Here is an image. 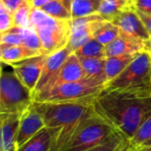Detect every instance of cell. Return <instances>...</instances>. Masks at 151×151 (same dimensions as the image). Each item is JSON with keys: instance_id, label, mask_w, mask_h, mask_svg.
Wrapping results in <instances>:
<instances>
[{"instance_id": "6da1fadb", "label": "cell", "mask_w": 151, "mask_h": 151, "mask_svg": "<svg viewBox=\"0 0 151 151\" xmlns=\"http://www.w3.org/2000/svg\"><path fill=\"white\" fill-rule=\"evenodd\" d=\"M94 112L129 141L151 116V87L104 89L93 101Z\"/></svg>"}, {"instance_id": "7a4b0ae2", "label": "cell", "mask_w": 151, "mask_h": 151, "mask_svg": "<svg viewBox=\"0 0 151 151\" xmlns=\"http://www.w3.org/2000/svg\"><path fill=\"white\" fill-rule=\"evenodd\" d=\"M34 105L41 114L45 127L56 130L53 151H61L81 122L94 113L93 103H37Z\"/></svg>"}, {"instance_id": "3957f363", "label": "cell", "mask_w": 151, "mask_h": 151, "mask_svg": "<svg viewBox=\"0 0 151 151\" xmlns=\"http://www.w3.org/2000/svg\"><path fill=\"white\" fill-rule=\"evenodd\" d=\"M106 82L96 79L84 78L42 92L34 97L37 103H74L91 102L105 89Z\"/></svg>"}, {"instance_id": "277c9868", "label": "cell", "mask_w": 151, "mask_h": 151, "mask_svg": "<svg viewBox=\"0 0 151 151\" xmlns=\"http://www.w3.org/2000/svg\"><path fill=\"white\" fill-rule=\"evenodd\" d=\"M116 130L95 112L85 119L61 151H88L108 139Z\"/></svg>"}, {"instance_id": "5b68a950", "label": "cell", "mask_w": 151, "mask_h": 151, "mask_svg": "<svg viewBox=\"0 0 151 151\" xmlns=\"http://www.w3.org/2000/svg\"><path fill=\"white\" fill-rule=\"evenodd\" d=\"M33 102L32 92L13 72L2 73L0 77V104L3 114H21Z\"/></svg>"}, {"instance_id": "8992f818", "label": "cell", "mask_w": 151, "mask_h": 151, "mask_svg": "<svg viewBox=\"0 0 151 151\" xmlns=\"http://www.w3.org/2000/svg\"><path fill=\"white\" fill-rule=\"evenodd\" d=\"M151 87V53L144 50L135 56L129 65L106 84L105 89Z\"/></svg>"}, {"instance_id": "52a82bcc", "label": "cell", "mask_w": 151, "mask_h": 151, "mask_svg": "<svg viewBox=\"0 0 151 151\" xmlns=\"http://www.w3.org/2000/svg\"><path fill=\"white\" fill-rule=\"evenodd\" d=\"M34 30L41 41L44 55L49 56L68 45L71 33V20L61 19L55 25L34 28Z\"/></svg>"}, {"instance_id": "ba28073f", "label": "cell", "mask_w": 151, "mask_h": 151, "mask_svg": "<svg viewBox=\"0 0 151 151\" xmlns=\"http://www.w3.org/2000/svg\"><path fill=\"white\" fill-rule=\"evenodd\" d=\"M107 21L98 13L71 19V33L68 45L75 52L93 38L94 33Z\"/></svg>"}, {"instance_id": "9c48e42d", "label": "cell", "mask_w": 151, "mask_h": 151, "mask_svg": "<svg viewBox=\"0 0 151 151\" xmlns=\"http://www.w3.org/2000/svg\"><path fill=\"white\" fill-rule=\"evenodd\" d=\"M110 22L118 27L119 35L145 42L150 48V35L135 9H130L121 12L111 19Z\"/></svg>"}, {"instance_id": "30bf717a", "label": "cell", "mask_w": 151, "mask_h": 151, "mask_svg": "<svg viewBox=\"0 0 151 151\" xmlns=\"http://www.w3.org/2000/svg\"><path fill=\"white\" fill-rule=\"evenodd\" d=\"M46 58L47 55H40L11 65L13 73L18 79L32 92V94L40 79Z\"/></svg>"}, {"instance_id": "8fae6325", "label": "cell", "mask_w": 151, "mask_h": 151, "mask_svg": "<svg viewBox=\"0 0 151 151\" xmlns=\"http://www.w3.org/2000/svg\"><path fill=\"white\" fill-rule=\"evenodd\" d=\"M45 127L44 119L33 104L21 113L16 137L17 150Z\"/></svg>"}, {"instance_id": "7c38bea8", "label": "cell", "mask_w": 151, "mask_h": 151, "mask_svg": "<svg viewBox=\"0 0 151 151\" xmlns=\"http://www.w3.org/2000/svg\"><path fill=\"white\" fill-rule=\"evenodd\" d=\"M72 53H74V51L69 45H67L62 50L47 56L42 69L40 79L33 93V99L36 95L43 92L47 88L50 82L57 75L58 72L60 71L67 58Z\"/></svg>"}, {"instance_id": "4fadbf2b", "label": "cell", "mask_w": 151, "mask_h": 151, "mask_svg": "<svg viewBox=\"0 0 151 151\" xmlns=\"http://www.w3.org/2000/svg\"><path fill=\"white\" fill-rule=\"evenodd\" d=\"M20 115L4 114L0 118V151H17L16 137Z\"/></svg>"}, {"instance_id": "5bb4252c", "label": "cell", "mask_w": 151, "mask_h": 151, "mask_svg": "<svg viewBox=\"0 0 151 151\" xmlns=\"http://www.w3.org/2000/svg\"><path fill=\"white\" fill-rule=\"evenodd\" d=\"M82 79H84V73H83L80 61L78 59V57L75 53H72L67 58V60L65 61V63L58 72L57 75L54 77V79L50 82V84L43 92L49 90L54 87L60 86L61 84L77 81Z\"/></svg>"}, {"instance_id": "9a60e30c", "label": "cell", "mask_w": 151, "mask_h": 151, "mask_svg": "<svg viewBox=\"0 0 151 151\" xmlns=\"http://www.w3.org/2000/svg\"><path fill=\"white\" fill-rule=\"evenodd\" d=\"M144 50H150L148 44L145 42L119 35L113 42L105 46V57L137 55Z\"/></svg>"}, {"instance_id": "2e32d148", "label": "cell", "mask_w": 151, "mask_h": 151, "mask_svg": "<svg viewBox=\"0 0 151 151\" xmlns=\"http://www.w3.org/2000/svg\"><path fill=\"white\" fill-rule=\"evenodd\" d=\"M55 135L56 130L44 127L17 151H53Z\"/></svg>"}, {"instance_id": "e0dca14e", "label": "cell", "mask_w": 151, "mask_h": 151, "mask_svg": "<svg viewBox=\"0 0 151 151\" xmlns=\"http://www.w3.org/2000/svg\"><path fill=\"white\" fill-rule=\"evenodd\" d=\"M0 46H1L0 60L2 63L9 65H11L12 64L23 61L30 58L44 55L39 51L33 50L23 45L11 46V45L0 43Z\"/></svg>"}, {"instance_id": "ac0fdd59", "label": "cell", "mask_w": 151, "mask_h": 151, "mask_svg": "<svg viewBox=\"0 0 151 151\" xmlns=\"http://www.w3.org/2000/svg\"><path fill=\"white\" fill-rule=\"evenodd\" d=\"M84 73V78L96 79L107 83L105 76V60L106 58H82L78 57Z\"/></svg>"}, {"instance_id": "d6986e66", "label": "cell", "mask_w": 151, "mask_h": 151, "mask_svg": "<svg viewBox=\"0 0 151 151\" xmlns=\"http://www.w3.org/2000/svg\"><path fill=\"white\" fill-rule=\"evenodd\" d=\"M136 55H122L106 58L105 60V76L107 83L117 77L133 60Z\"/></svg>"}, {"instance_id": "ffe728a7", "label": "cell", "mask_w": 151, "mask_h": 151, "mask_svg": "<svg viewBox=\"0 0 151 151\" xmlns=\"http://www.w3.org/2000/svg\"><path fill=\"white\" fill-rule=\"evenodd\" d=\"M130 9H134L133 0H103L98 14L110 21L121 12Z\"/></svg>"}, {"instance_id": "44dd1931", "label": "cell", "mask_w": 151, "mask_h": 151, "mask_svg": "<svg viewBox=\"0 0 151 151\" xmlns=\"http://www.w3.org/2000/svg\"><path fill=\"white\" fill-rule=\"evenodd\" d=\"M130 150L129 140L120 133L115 131L103 142L88 151H129Z\"/></svg>"}, {"instance_id": "7402d4cb", "label": "cell", "mask_w": 151, "mask_h": 151, "mask_svg": "<svg viewBox=\"0 0 151 151\" xmlns=\"http://www.w3.org/2000/svg\"><path fill=\"white\" fill-rule=\"evenodd\" d=\"M103 0H74L71 6L72 19L96 14Z\"/></svg>"}, {"instance_id": "603a6c76", "label": "cell", "mask_w": 151, "mask_h": 151, "mask_svg": "<svg viewBox=\"0 0 151 151\" xmlns=\"http://www.w3.org/2000/svg\"><path fill=\"white\" fill-rule=\"evenodd\" d=\"M10 31L16 33L20 37L23 46H25L28 49H31L33 50L39 51L44 55L41 41L38 37L36 32L33 28L14 27L12 29H10Z\"/></svg>"}, {"instance_id": "cb8c5ba5", "label": "cell", "mask_w": 151, "mask_h": 151, "mask_svg": "<svg viewBox=\"0 0 151 151\" xmlns=\"http://www.w3.org/2000/svg\"><path fill=\"white\" fill-rule=\"evenodd\" d=\"M129 142L132 149L151 145V116L141 124Z\"/></svg>"}, {"instance_id": "d4e9b609", "label": "cell", "mask_w": 151, "mask_h": 151, "mask_svg": "<svg viewBox=\"0 0 151 151\" xmlns=\"http://www.w3.org/2000/svg\"><path fill=\"white\" fill-rule=\"evenodd\" d=\"M74 53L82 58H106L105 46L94 38L89 40Z\"/></svg>"}, {"instance_id": "484cf974", "label": "cell", "mask_w": 151, "mask_h": 151, "mask_svg": "<svg viewBox=\"0 0 151 151\" xmlns=\"http://www.w3.org/2000/svg\"><path fill=\"white\" fill-rule=\"evenodd\" d=\"M40 9L54 19L65 20L72 19L71 12H69L65 7L61 0H52L51 2L42 6Z\"/></svg>"}, {"instance_id": "4316f807", "label": "cell", "mask_w": 151, "mask_h": 151, "mask_svg": "<svg viewBox=\"0 0 151 151\" xmlns=\"http://www.w3.org/2000/svg\"><path fill=\"white\" fill-rule=\"evenodd\" d=\"M119 36L118 27L110 21L105 22L93 35V38L104 46L113 42Z\"/></svg>"}, {"instance_id": "83f0119b", "label": "cell", "mask_w": 151, "mask_h": 151, "mask_svg": "<svg viewBox=\"0 0 151 151\" xmlns=\"http://www.w3.org/2000/svg\"><path fill=\"white\" fill-rule=\"evenodd\" d=\"M32 8L30 2L26 1L12 13L14 27H30V12Z\"/></svg>"}, {"instance_id": "f1b7e54d", "label": "cell", "mask_w": 151, "mask_h": 151, "mask_svg": "<svg viewBox=\"0 0 151 151\" xmlns=\"http://www.w3.org/2000/svg\"><path fill=\"white\" fill-rule=\"evenodd\" d=\"M14 27L12 14L7 10L0 12V34H3Z\"/></svg>"}, {"instance_id": "f546056e", "label": "cell", "mask_w": 151, "mask_h": 151, "mask_svg": "<svg viewBox=\"0 0 151 151\" xmlns=\"http://www.w3.org/2000/svg\"><path fill=\"white\" fill-rule=\"evenodd\" d=\"M1 43L6 44V45H11V46L22 45V42H21L20 37L16 33H13L10 30L2 34Z\"/></svg>"}, {"instance_id": "4dcf8cb0", "label": "cell", "mask_w": 151, "mask_h": 151, "mask_svg": "<svg viewBox=\"0 0 151 151\" xmlns=\"http://www.w3.org/2000/svg\"><path fill=\"white\" fill-rule=\"evenodd\" d=\"M133 4L135 10L151 14V0H133Z\"/></svg>"}, {"instance_id": "1f68e13d", "label": "cell", "mask_w": 151, "mask_h": 151, "mask_svg": "<svg viewBox=\"0 0 151 151\" xmlns=\"http://www.w3.org/2000/svg\"><path fill=\"white\" fill-rule=\"evenodd\" d=\"M26 1H28V0H2V3L4 8L10 13L12 14Z\"/></svg>"}, {"instance_id": "d6a6232c", "label": "cell", "mask_w": 151, "mask_h": 151, "mask_svg": "<svg viewBox=\"0 0 151 151\" xmlns=\"http://www.w3.org/2000/svg\"><path fill=\"white\" fill-rule=\"evenodd\" d=\"M137 13L139 15V17L141 18L142 21L143 22V24L145 25L151 37V14H148V13H144V12H142L140 11H137Z\"/></svg>"}, {"instance_id": "836d02e7", "label": "cell", "mask_w": 151, "mask_h": 151, "mask_svg": "<svg viewBox=\"0 0 151 151\" xmlns=\"http://www.w3.org/2000/svg\"><path fill=\"white\" fill-rule=\"evenodd\" d=\"M52 0H31L29 1L32 7L33 8H37V9H40L42 6H44V4H46L47 3L51 2Z\"/></svg>"}, {"instance_id": "e575fe53", "label": "cell", "mask_w": 151, "mask_h": 151, "mask_svg": "<svg viewBox=\"0 0 151 151\" xmlns=\"http://www.w3.org/2000/svg\"><path fill=\"white\" fill-rule=\"evenodd\" d=\"M61 2L63 3V4L65 5V7L69 12H71V6H72V4H73L74 0H61Z\"/></svg>"}, {"instance_id": "d590c367", "label": "cell", "mask_w": 151, "mask_h": 151, "mask_svg": "<svg viewBox=\"0 0 151 151\" xmlns=\"http://www.w3.org/2000/svg\"><path fill=\"white\" fill-rule=\"evenodd\" d=\"M131 151H151V145L146 146V147H142V148H137V149H132Z\"/></svg>"}, {"instance_id": "8d00e7d4", "label": "cell", "mask_w": 151, "mask_h": 151, "mask_svg": "<svg viewBox=\"0 0 151 151\" xmlns=\"http://www.w3.org/2000/svg\"><path fill=\"white\" fill-rule=\"evenodd\" d=\"M4 10H6V9L4 8V4L2 3V0H0V12L1 11H4Z\"/></svg>"}, {"instance_id": "74e56055", "label": "cell", "mask_w": 151, "mask_h": 151, "mask_svg": "<svg viewBox=\"0 0 151 151\" xmlns=\"http://www.w3.org/2000/svg\"><path fill=\"white\" fill-rule=\"evenodd\" d=\"M0 50H1V46H0ZM3 73V69H2V62L0 60V77H1V74Z\"/></svg>"}, {"instance_id": "f35d334b", "label": "cell", "mask_w": 151, "mask_h": 151, "mask_svg": "<svg viewBox=\"0 0 151 151\" xmlns=\"http://www.w3.org/2000/svg\"><path fill=\"white\" fill-rule=\"evenodd\" d=\"M3 115H4V114H3V113H2V110H1V104H0V117H2Z\"/></svg>"}, {"instance_id": "ab89813d", "label": "cell", "mask_w": 151, "mask_h": 151, "mask_svg": "<svg viewBox=\"0 0 151 151\" xmlns=\"http://www.w3.org/2000/svg\"><path fill=\"white\" fill-rule=\"evenodd\" d=\"M149 49H150V53H151V42H150V48H149Z\"/></svg>"}, {"instance_id": "60d3db41", "label": "cell", "mask_w": 151, "mask_h": 151, "mask_svg": "<svg viewBox=\"0 0 151 151\" xmlns=\"http://www.w3.org/2000/svg\"><path fill=\"white\" fill-rule=\"evenodd\" d=\"M1 38H2V34H0V43H1Z\"/></svg>"}, {"instance_id": "b9f144b4", "label": "cell", "mask_w": 151, "mask_h": 151, "mask_svg": "<svg viewBox=\"0 0 151 151\" xmlns=\"http://www.w3.org/2000/svg\"><path fill=\"white\" fill-rule=\"evenodd\" d=\"M28 1H31V0H28Z\"/></svg>"}, {"instance_id": "7bdbcfd3", "label": "cell", "mask_w": 151, "mask_h": 151, "mask_svg": "<svg viewBox=\"0 0 151 151\" xmlns=\"http://www.w3.org/2000/svg\"><path fill=\"white\" fill-rule=\"evenodd\" d=\"M129 151H131V150H129Z\"/></svg>"}, {"instance_id": "ee69618b", "label": "cell", "mask_w": 151, "mask_h": 151, "mask_svg": "<svg viewBox=\"0 0 151 151\" xmlns=\"http://www.w3.org/2000/svg\"><path fill=\"white\" fill-rule=\"evenodd\" d=\"M0 118H1V117H0Z\"/></svg>"}]
</instances>
